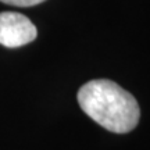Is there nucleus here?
I'll use <instances>...</instances> for the list:
<instances>
[{
	"label": "nucleus",
	"instance_id": "nucleus-2",
	"mask_svg": "<svg viewBox=\"0 0 150 150\" xmlns=\"http://www.w3.org/2000/svg\"><path fill=\"white\" fill-rule=\"evenodd\" d=\"M36 27L28 17L20 13H0V45L6 47H21L36 39Z\"/></svg>",
	"mask_w": 150,
	"mask_h": 150
},
{
	"label": "nucleus",
	"instance_id": "nucleus-1",
	"mask_svg": "<svg viewBox=\"0 0 150 150\" xmlns=\"http://www.w3.org/2000/svg\"><path fill=\"white\" fill-rule=\"evenodd\" d=\"M78 103L86 115L115 134L131 132L139 122L136 99L112 81H89L78 92Z\"/></svg>",
	"mask_w": 150,
	"mask_h": 150
},
{
	"label": "nucleus",
	"instance_id": "nucleus-3",
	"mask_svg": "<svg viewBox=\"0 0 150 150\" xmlns=\"http://www.w3.org/2000/svg\"><path fill=\"white\" fill-rule=\"evenodd\" d=\"M1 3L10 6H18V7H31V6H36L43 3L45 0H0Z\"/></svg>",
	"mask_w": 150,
	"mask_h": 150
}]
</instances>
